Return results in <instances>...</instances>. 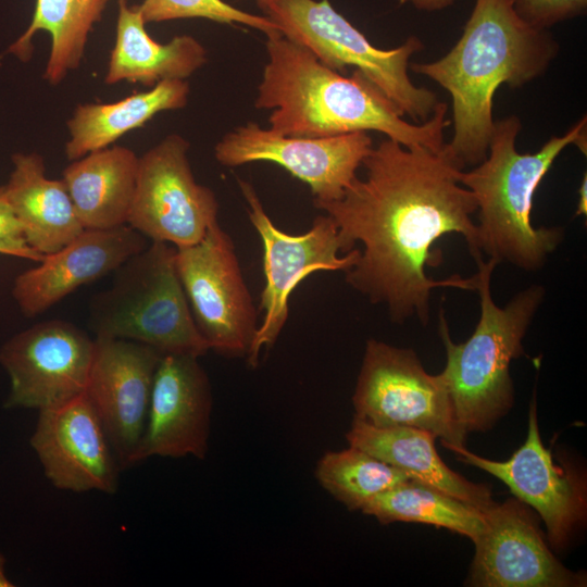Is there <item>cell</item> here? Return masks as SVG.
I'll list each match as a JSON object with an SVG mask.
<instances>
[{
    "instance_id": "484cf974",
    "label": "cell",
    "mask_w": 587,
    "mask_h": 587,
    "mask_svg": "<svg viewBox=\"0 0 587 587\" xmlns=\"http://www.w3.org/2000/svg\"><path fill=\"white\" fill-rule=\"evenodd\" d=\"M361 511L382 524H430L466 536L473 542L485 527L480 509L412 478L377 495Z\"/></svg>"
},
{
    "instance_id": "cb8c5ba5",
    "label": "cell",
    "mask_w": 587,
    "mask_h": 587,
    "mask_svg": "<svg viewBox=\"0 0 587 587\" xmlns=\"http://www.w3.org/2000/svg\"><path fill=\"white\" fill-rule=\"evenodd\" d=\"M189 84L185 79H167L150 90L134 93L112 103L78 105L67 121L70 139L65 154L70 161L104 149L127 132L143 126L155 114L184 108L188 102Z\"/></svg>"
},
{
    "instance_id": "7a4b0ae2",
    "label": "cell",
    "mask_w": 587,
    "mask_h": 587,
    "mask_svg": "<svg viewBox=\"0 0 587 587\" xmlns=\"http://www.w3.org/2000/svg\"><path fill=\"white\" fill-rule=\"evenodd\" d=\"M266 37L267 62L254 107L271 110L272 132L316 138L375 130L408 148L435 152L444 148V133L451 123L447 103L439 101L427 121L411 124L359 71L341 75L280 33Z\"/></svg>"
},
{
    "instance_id": "8992f818",
    "label": "cell",
    "mask_w": 587,
    "mask_h": 587,
    "mask_svg": "<svg viewBox=\"0 0 587 587\" xmlns=\"http://www.w3.org/2000/svg\"><path fill=\"white\" fill-rule=\"evenodd\" d=\"M110 288L89 302L96 336L145 344L164 354L202 357L199 333L176 268V248L151 241L114 272Z\"/></svg>"
},
{
    "instance_id": "277c9868",
    "label": "cell",
    "mask_w": 587,
    "mask_h": 587,
    "mask_svg": "<svg viewBox=\"0 0 587 587\" xmlns=\"http://www.w3.org/2000/svg\"><path fill=\"white\" fill-rule=\"evenodd\" d=\"M586 117L562 136L551 137L535 153H520L516 138L522 128L516 115L495 121L488 154L469 172L459 174L478 210L477 240L480 252L498 264L536 272L565 236L563 227L532 223L533 198L559 154L575 145L586 154Z\"/></svg>"
},
{
    "instance_id": "4dcf8cb0",
    "label": "cell",
    "mask_w": 587,
    "mask_h": 587,
    "mask_svg": "<svg viewBox=\"0 0 587 587\" xmlns=\"http://www.w3.org/2000/svg\"><path fill=\"white\" fill-rule=\"evenodd\" d=\"M401 4H412L421 11L434 12L452 5L455 0H398Z\"/></svg>"
},
{
    "instance_id": "f1b7e54d",
    "label": "cell",
    "mask_w": 587,
    "mask_h": 587,
    "mask_svg": "<svg viewBox=\"0 0 587 587\" xmlns=\"http://www.w3.org/2000/svg\"><path fill=\"white\" fill-rule=\"evenodd\" d=\"M516 14L535 28L549 27L585 13L587 0H511Z\"/></svg>"
},
{
    "instance_id": "52a82bcc",
    "label": "cell",
    "mask_w": 587,
    "mask_h": 587,
    "mask_svg": "<svg viewBox=\"0 0 587 587\" xmlns=\"http://www.w3.org/2000/svg\"><path fill=\"white\" fill-rule=\"evenodd\" d=\"M263 13L279 26L283 36L329 68L341 72L351 66L362 73L403 115L423 123L434 113L437 96L414 85L409 76L410 58L424 47L417 37L411 36L392 49H379L329 0H278Z\"/></svg>"
},
{
    "instance_id": "8fae6325",
    "label": "cell",
    "mask_w": 587,
    "mask_h": 587,
    "mask_svg": "<svg viewBox=\"0 0 587 587\" xmlns=\"http://www.w3.org/2000/svg\"><path fill=\"white\" fill-rule=\"evenodd\" d=\"M188 149L185 138L171 134L139 158L127 221L147 239L175 248L197 243L217 222L216 196L196 182Z\"/></svg>"
},
{
    "instance_id": "836d02e7",
    "label": "cell",
    "mask_w": 587,
    "mask_h": 587,
    "mask_svg": "<svg viewBox=\"0 0 587 587\" xmlns=\"http://www.w3.org/2000/svg\"><path fill=\"white\" fill-rule=\"evenodd\" d=\"M278 0H254L257 5L263 11H265L270 5L277 2Z\"/></svg>"
},
{
    "instance_id": "4316f807",
    "label": "cell",
    "mask_w": 587,
    "mask_h": 587,
    "mask_svg": "<svg viewBox=\"0 0 587 587\" xmlns=\"http://www.w3.org/2000/svg\"><path fill=\"white\" fill-rule=\"evenodd\" d=\"M315 477L349 510H361L377 495L411 479L403 471L350 445L326 452L317 462Z\"/></svg>"
},
{
    "instance_id": "f546056e",
    "label": "cell",
    "mask_w": 587,
    "mask_h": 587,
    "mask_svg": "<svg viewBox=\"0 0 587 587\" xmlns=\"http://www.w3.org/2000/svg\"><path fill=\"white\" fill-rule=\"evenodd\" d=\"M0 253L34 262H40L43 258L26 242L22 227L7 200L4 185L0 186Z\"/></svg>"
},
{
    "instance_id": "603a6c76",
    "label": "cell",
    "mask_w": 587,
    "mask_h": 587,
    "mask_svg": "<svg viewBox=\"0 0 587 587\" xmlns=\"http://www.w3.org/2000/svg\"><path fill=\"white\" fill-rule=\"evenodd\" d=\"M205 48L193 37L182 35L167 43L152 39L138 5L118 0L115 43L104 83L123 80L153 87L167 79H186L207 63Z\"/></svg>"
},
{
    "instance_id": "5bb4252c",
    "label": "cell",
    "mask_w": 587,
    "mask_h": 587,
    "mask_svg": "<svg viewBox=\"0 0 587 587\" xmlns=\"http://www.w3.org/2000/svg\"><path fill=\"white\" fill-rule=\"evenodd\" d=\"M161 357L141 342L95 337L85 394L101 420L121 470L136 465Z\"/></svg>"
},
{
    "instance_id": "ba28073f",
    "label": "cell",
    "mask_w": 587,
    "mask_h": 587,
    "mask_svg": "<svg viewBox=\"0 0 587 587\" xmlns=\"http://www.w3.org/2000/svg\"><path fill=\"white\" fill-rule=\"evenodd\" d=\"M354 417L378 427L430 432L446 446H464L442 375L428 374L417 354L370 338L352 396Z\"/></svg>"
},
{
    "instance_id": "44dd1931",
    "label": "cell",
    "mask_w": 587,
    "mask_h": 587,
    "mask_svg": "<svg viewBox=\"0 0 587 587\" xmlns=\"http://www.w3.org/2000/svg\"><path fill=\"white\" fill-rule=\"evenodd\" d=\"M346 438L350 446L403 471L412 479L482 511L494 503L488 486L467 480L444 463L435 448L436 437L428 430L410 426L378 427L353 417Z\"/></svg>"
},
{
    "instance_id": "9a60e30c",
    "label": "cell",
    "mask_w": 587,
    "mask_h": 587,
    "mask_svg": "<svg viewBox=\"0 0 587 587\" xmlns=\"http://www.w3.org/2000/svg\"><path fill=\"white\" fill-rule=\"evenodd\" d=\"M467 585L476 587H576L584 575L563 566L546 545L533 514L519 499L483 511Z\"/></svg>"
},
{
    "instance_id": "9c48e42d",
    "label": "cell",
    "mask_w": 587,
    "mask_h": 587,
    "mask_svg": "<svg viewBox=\"0 0 587 587\" xmlns=\"http://www.w3.org/2000/svg\"><path fill=\"white\" fill-rule=\"evenodd\" d=\"M246 200L249 220L262 240L264 287L261 294V323L247 353V363L257 367L263 348L276 342L288 320V301L296 287L317 271H349L360 250L342 253L333 218L322 214L301 235H289L274 225L253 186L238 179Z\"/></svg>"
},
{
    "instance_id": "d6986e66",
    "label": "cell",
    "mask_w": 587,
    "mask_h": 587,
    "mask_svg": "<svg viewBox=\"0 0 587 587\" xmlns=\"http://www.w3.org/2000/svg\"><path fill=\"white\" fill-rule=\"evenodd\" d=\"M147 240L129 225L84 229L60 250L43 255L38 266L18 274L12 297L26 317L40 315L77 288L114 272L143 250Z\"/></svg>"
},
{
    "instance_id": "6da1fadb",
    "label": "cell",
    "mask_w": 587,
    "mask_h": 587,
    "mask_svg": "<svg viewBox=\"0 0 587 587\" xmlns=\"http://www.w3.org/2000/svg\"><path fill=\"white\" fill-rule=\"evenodd\" d=\"M362 165L365 177L357 176L340 199L313 204L335 222L342 253L362 246L347 284L384 305L391 322L416 316L425 325L433 289L475 290V275L435 280L425 268L434 260L433 243L448 234L462 235L473 258L483 254L472 220L476 199L444 148H408L386 138Z\"/></svg>"
},
{
    "instance_id": "d4e9b609",
    "label": "cell",
    "mask_w": 587,
    "mask_h": 587,
    "mask_svg": "<svg viewBox=\"0 0 587 587\" xmlns=\"http://www.w3.org/2000/svg\"><path fill=\"white\" fill-rule=\"evenodd\" d=\"M108 0H37L26 32L9 48L22 61L32 57L36 32L51 35V50L43 77L57 85L80 64L88 35L101 20Z\"/></svg>"
},
{
    "instance_id": "e0dca14e",
    "label": "cell",
    "mask_w": 587,
    "mask_h": 587,
    "mask_svg": "<svg viewBox=\"0 0 587 587\" xmlns=\"http://www.w3.org/2000/svg\"><path fill=\"white\" fill-rule=\"evenodd\" d=\"M459 461L503 482L521 502L533 507L545 522L553 547H563L586 515L585 485L576 473L557 466L542 445L535 394L529 407L527 438L507 461L479 457L464 446H446Z\"/></svg>"
},
{
    "instance_id": "5b68a950",
    "label": "cell",
    "mask_w": 587,
    "mask_h": 587,
    "mask_svg": "<svg viewBox=\"0 0 587 587\" xmlns=\"http://www.w3.org/2000/svg\"><path fill=\"white\" fill-rule=\"evenodd\" d=\"M474 260L480 315L470 338L461 344L452 341L445 310L439 311V335L447 353L446 367L440 374L455 419L465 434L489 429L512 408L510 363L523 355V339L546 295L541 285L534 284L499 307L490 290L498 263L492 259L484 261L483 255Z\"/></svg>"
},
{
    "instance_id": "7c38bea8",
    "label": "cell",
    "mask_w": 587,
    "mask_h": 587,
    "mask_svg": "<svg viewBox=\"0 0 587 587\" xmlns=\"http://www.w3.org/2000/svg\"><path fill=\"white\" fill-rule=\"evenodd\" d=\"M95 338L75 324L49 320L15 334L0 348L10 378L5 408L42 410L85 392Z\"/></svg>"
},
{
    "instance_id": "2e32d148",
    "label": "cell",
    "mask_w": 587,
    "mask_h": 587,
    "mask_svg": "<svg viewBox=\"0 0 587 587\" xmlns=\"http://www.w3.org/2000/svg\"><path fill=\"white\" fill-rule=\"evenodd\" d=\"M30 446L58 489L114 494L120 466L93 405L82 394L39 410Z\"/></svg>"
},
{
    "instance_id": "4fadbf2b",
    "label": "cell",
    "mask_w": 587,
    "mask_h": 587,
    "mask_svg": "<svg viewBox=\"0 0 587 587\" xmlns=\"http://www.w3.org/2000/svg\"><path fill=\"white\" fill-rule=\"evenodd\" d=\"M372 147L366 132L290 137L249 122L225 134L214 148V157L225 166L278 164L309 185L313 202H329L344 196Z\"/></svg>"
},
{
    "instance_id": "7402d4cb",
    "label": "cell",
    "mask_w": 587,
    "mask_h": 587,
    "mask_svg": "<svg viewBox=\"0 0 587 587\" xmlns=\"http://www.w3.org/2000/svg\"><path fill=\"white\" fill-rule=\"evenodd\" d=\"M139 157L122 146L89 152L72 161L62 180L84 229L127 225Z\"/></svg>"
},
{
    "instance_id": "ffe728a7",
    "label": "cell",
    "mask_w": 587,
    "mask_h": 587,
    "mask_svg": "<svg viewBox=\"0 0 587 587\" xmlns=\"http://www.w3.org/2000/svg\"><path fill=\"white\" fill-rule=\"evenodd\" d=\"M12 162L7 200L28 246L42 255L53 253L84 230L66 186L46 177L38 153H15Z\"/></svg>"
},
{
    "instance_id": "ac0fdd59",
    "label": "cell",
    "mask_w": 587,
    "mask_h": 587,
    "mask_svg": "<svg viewBox=\"0 0 587 587\" xmlns=\"http://www.w3.org/2000/svg\"><path fill=\"white\" fill-rule=\"evenodd\" d=\"M198 359L161 357L136 464L151 457L205 458L213 399L209 376Z\"/></svg>"
},
{
    "instance_id": "30bf717a",
    "label": "cell",
    "mask_w": 587,
    "mask_h": 587,
    "mask_svg": "<svg viewBox=\"0 0 587 587\" xmlns=\"http://www.w3.org/2000/svg\"><path fill=\"white\" fill-rule=\"evenodd\" d=\"M176 268L196 326L210 350L247 357L258 312L230 236L212 224L195 245L176 248Z\"/></svg>"
},
{
    "instance_id": "d6a6232c",
    "label": "cell",
    "mask_w": 587,
    "mask_h": 587,
    "mask_svg": "<svg viewBox=\"0 0 587 587\" xmlns=\"http://www.w3.org/2000/svg\"><path fill=\"white\" fill-rule=\"evenodd\" d=\"M12 586L4 572V559L0 555V587Z\"/></svg>"
},
{
    "instance_id": "3957f363",
    "label": "cell",
    "mask_w": 587,
    "mask_h": 587,
    "mask_svg": "<svg viewBox=\"0 0 587 587\" xmlns=\"http://www.w3.org/2000/svg\"><path fill=\"white\" fill-rule=\"evenodd\" d=\"M558 49L548 29L524 22L511 0H475L460 39L447 54L410 64L451 96L453 135L444 149L462 170L488 154L499 86L521 87L539 77Z\"/></svg>"
},
{
    "instance_id": "83f0119b",
    "label": "cell",
    "mask_w": 587,
    "mask_h": 587,
    "mask_svg": "<svg viewBox=\"0 0 587 587\" xmlns=\"http://www.w3.org/2000/svg\"><path fill=\"white\" fill-rule=\"evenodd\" d=\"M138 9L145 24L201 17L223 24H241L265 36L280 33L279 26L266 15L248 13L223 0H143Z\"/></svg>"
},
{
    "instance_id": "1f68e13d",
    "label": "cell",
    "mask_w": 587,
    "mask_h": 587,
    "mask_svg": "<svg viewBox=\"0 0 587 587\" xmlns=\"http://www.w3.org/2000/svg\"><path fill=\"white\" fill-rule=\"evenodd\" d=\"M578 203L577 209L574 216H586L587 214V175L584 174V177L580 182L579 188H578Z\"/></svg>"
}]
</instances>
